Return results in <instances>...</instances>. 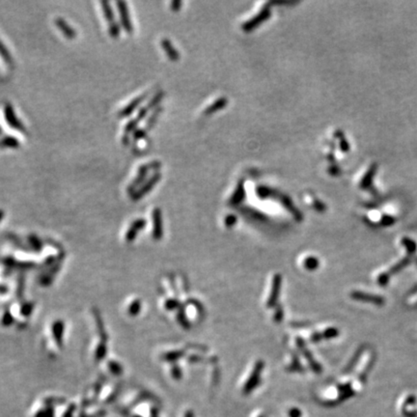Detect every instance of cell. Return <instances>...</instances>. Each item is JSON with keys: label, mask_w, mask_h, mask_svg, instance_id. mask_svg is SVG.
<instances>
[{"label": "cell", "mask_w": 417, "mask_h": 417, "mask_svg": "<svg viewBox=\"0 0 417 417\" xmlns=\"http://www.w3.org/2000/svg\"></svg>", "instance_id": "obj_40"}, {"label": "cell", "mask_w": 417, "mask_h": 417, "mask_svg": "<svg viewBox=\"0 0 417 417\" xmlns=\"http://www.w3.org/2000/svg\"><path fill=\"white\" fill-rule=\"evenodd\" d=\"M74 412H75V406L74 404L70 405L69 408L66 410V412L64 413L62 417H74Z\"/></svg>", "instance_id": "obj_27"}, {"label": "cell", "mask_w": 417, "mask_h": 417, "mask_svg": "<svg viewBox=\"0 0 417 417\" xmlns=\"http://www.w3.org/2000/svg\"><path fill=\"white\" fill-rule=\"evenodd\" d=\"M228 102H229V100L226 97H221V98H218L217 100H215L211 105H209L204 110V114L208 116V115H212L216 112H219L222 109H224L228 105Z\"/></svg>", "instance_id": "obj_13"}, {"label": "cell", "mask_w": 417, "mask_h": 417, "mask_svg": "<svg viewBox=\"0 0 417 417\" xmlns=\"http://www.w3.org/2000/svg\"><path fill=\"white\" fill-rule=\"evenodd\" d=\"M148 95H149V92H146V93H144L143 95H141V96H139V97H137V98H134V99H132L130 102H128L125 107H124L122 110H120L119 111V113H118V116L120 117V118H124V117H128L131 113H133L134 112V110L146 99V98L148 97Z\"/></svg>", "instance_id": "obj_8"}, {"label": "cell", "mask_w": 417, "mask_h": 417, "mask_svg": "<svg viewBox=\"0 0 417 417\" xmlns=\"http://www.w3.org/2000/svg\"><path fill=\"white\" fill-rule=\"evenodd\" d=\"M246 198V188H245V182L244 180L239 181L237 188L233 193V195L229 200V204L232 206H237L239 204H241L244 199Z\"/></svg>", "instance_id": "obj_11"}, {"label": "cell", "mask_w": 417, "mask_h": 417, "mask_svg": "<svg viewBox=\"0 0 417 417\" xmlns=\"http://www.w3.org/2000/svg\"><path fill=\"white\" fill-rule=\"evenodd\" d=\"M4 115H5V119L8 125L14 128L17 129L21 132H26V128H25V125L21 122V120L17 117V115L14 112V109L12 107V105L10 103H7L5 105L4 108Z\"/></svg>", "instance_id": "obj_4"}, {"label": "cell", "mask_w": 417, "mask_h": 417, "mask_svg": "<svg viewBox=\"0 0 417 417\" xmlns=\"http://www.w3.org/2000/svg\"><path fill=\"white\" fill-rule=\"evenodd\" d=\"M185 417H194V414H193L192 411H188V412L185 414Z\"/></svg>", "instance_id": "obj_36"}, {"label": "cell", "mask_w": 417, "mask_h": 417, "mask_svg": "<svg viewBox=\"0 0 417 417\" xmlns=\"http://www.w3.org/2000/svg\"><path fill=\"white\" fill-rule=\"evenodd\" d=\"M153 227H154V238L160 240L163 235V227H162V218L161 212L159 208L154 209L153 211Z\"/></svg>", "instance_id": "obj_10"}, {"label": "cell", "mask_w": 417, "mask_h": 417, "mask_svg": "<svg viewBox=\"0 0 417 417\" xmlns=\"http://www.w3.org/2000/svg\"><path fill=\"white\" fill-rule=\"evenodd\" d=\"M276 199H278V201L282 204V206L284 208H286L293 215V217H294L295 221H301L303 220L302 214L294 206V203H293V201H292V199L290 197L288 196V195H285V194H282V193H279V195H278V197Z\"/></svg>", "instance_id": "obj_7"}, {"label": "cell", "mask_w": 417, "mask_h": 417, "mask_svg": "<svg viewBox=\"0 0 417 417\" xmlns=\"http://www.w3.org/2000/svg\"><path fill=\"white\" fill-rule=\"evenodd\" d=\"M172 376L176 379V380H180L181 379V376H182V373H181V370L179 367H174V368L172 369Z\"/></svg>", "instance_id": "obj_31"}, {"label": "cell", "mask_w": 417, "mask_h": 417, "mask_svg": "<svg viewBox=\"0 0 417 417\" xmlns=\"http://www.w3.org/2000/svg\"><path fill=\"white\" fill-rule=\"evenodd\" d=\"M101 6H102V11H103V14H104V18L108 22L109 26L116 25L117 23L115 22L114 12H113V10L111 8L110 3H108L107 1H102L101 2Z\"/></svg>", "instance_id": "obj_16"}, {"label": "cell", "mask_w": 417, "mask_h": 417, "mask_svg": "<svg viewBox=\"0 0 417 417\" xmlns=\"http://www.w3.org/2000/svg\"><path fill=\"white\" fill-rule=\"evenodd\" d=\"M225 226L226 227H228V228H231V227H233L235 224H236V222H237V218H236V216H234V215H228L226 218H225Z\"/></svg>", "instance_id": "obj_24"}, {"label": "cell", "mask_w": 417, "mask_h": 417, "mask_svg": "<svg viewBox=\"0 0 417 417\" xmlns=\"http://www.w3.org/2000/svg\"><path fill=\"white\" fill-rule=\"evenodd\" d=\"M117 6H118V11H119V14H120V20H121V24H122L124 29L126 30L127 33L132 34L133 27H132V24H131V21H130V18H129V13H128L127 3L124 2V1H117Z\"/></svg>", "instance_id": "obj_6"}, {"label": "cell", "mask_w": 417, "mask_h": 417, "mask_svg": "<svg viewBox=\"0 0 417 417\" xmlns=\"http://www.w3.org/2000/svg\"><path fill=\"white\" fill-rule=\"evenodd\" d=\"M162 111V108L161 107H157V108H155V110H154V112H153V114L148 118L147 124H146V127L144 128L146 130H149L150 128H152L153 127H154V125L156 124L157 122V120H158V118H159V115L160 114V112Z\"/></svg>", "instance_id": "obj_17"}, {"label": "cell", "mask_w": 417, "mask_h": 417, "mask_svg": "<svg viewBox=\"0 0 417 417\" xmlns=\"http://www.w3.org/2000/svg\"><path fill=\"white\" fill-rule=\"evenodd\" d=\"M160 179H161V174L160 173V172H155L149 179L147 180V182H145L132 195H131V198L134 200V201H136V200H138V199H141L142 197L145 196L146 194H148V192H150L153 189H154V187L160 181Z\"/></svg>", "instance_id": "obj_3"}, {"label": "cell", "mask_w": 417, "mask_h": 417, "mask_svg": "<svg viewBox=\"0 0 417 417\" xmlns=\"http://www.w3.org/2000/svg\"><path fill=\"white\" fill-rule=\"evenodd\" d=\"M161 48L165 51L167 57L171 60V61H178L180 59V52L179 50L175 49V47L173 46L171 41H169L168 39H162L160 42Z\"/></svg>", "instance_id": "obj_14"}, {"label": "cell", "mask_w": 417, "mask_h": 417, "mask_svg": "<svg viewBox=\"0 0 417 417\" xmlns=\"http://www.w3.org/2000/svg\"><path fill=\"white\" fill-rule=\"evenodd\" d=\"M147 130L144 128L136 129L135 131H133V139L134 140H140L147 135Z\"/></svg>", "instance_id": "obj_23"}, {"label": "cell", "mask_w": 417, "mask_h": 417, "mask_svg": "<svg viewBox=\"0 0 417 417\" xmlns=\"http://www.w3.org/2000/svg\"><path fill=\"white\" fill-rule=\"evenodd\" d=\"M304 267L307 270H316L319 267V260L317 258H315V257H312V256L307 257L304 260Z\"/></svg>", "instance_id": "obj_18"}, {"label": "cell", "mask_w": 417, "mask_h": 417, "mask_svg": "<svg viewBox=\"0 0 417 417\" xmlns=\"http://www.w3.org/2000/svg\"><path fill=\"white\" fill-rule=\"evenodd\" d=\"M140 417V416H135V417Z\"/></svg>", "instance_id": "obj_38"}, {"label": "cell", "mask_w": 417, "mask_h": 417, "mask_svg": "<svg viewBox=\"0 0 417 417\" xmlns=\"http://www.w3.org/2000/svg\"><path fill=\"white\" fill-rule=\"evenodd\" d=\"M79 417H87V416H86V415H85V414H84V413H82V414H80V416H79Z\"/></svg>", "instance_id": "obj_37"}, {"label": "cell", "mask_w": 417, "mask_h": 417, "mask_svg": "<svg viewBox=\"0 0 417 417\" xmlns=\"http://www.w3.org/2000/svg\"><path fill=\"white\" fill-rule=\"evenodd\" d=\"M282 317H283V311H282L281 307H279V308L276 310L275 314H274V320H275L276 321H280L282 320Z\"/></svg>", "instance_id": "obj_32"}, {"label": "cell", "mask_w": 417, "mask_h": 417, "mask_svg": "<svg viewBox=\"0 0 417 417\" xmlns=\"http://www.w3.org/2000/svg\"><path fill=\"white\" fill-rule=\"evenodd\" d=\"M178 305H179V302H178L177 300H175V299H168V300L166 301V303H165V307H166L168 310H173V309L177 308V307H178Z\"/></svg>", "instance_id": "obj_26"}, {"label": "cell", "mask_w": 417, "mask_h": 417, "mask_svg": "<svg viewBox=\"0 0 417 417\" xmlns=\"http://www.w3.org/2000/svg\"><path fill=\"white\" fill-rule=\"evenodd\" d=\"M183 354H184L183 351H175V352H171V353H166L164 355V359H166L168 361H173V360L179 359Z\"/></svg>", "instance_id": "obj_20"}, {"label": "cell", "mask_w": 417, "mask_h": 417, "mask_svg": "<svg viewBox=\"0 0 417 417\" xmlns=\"http://www.w3.org/2000/svg\"></svg>", "instance_id": "obj_39"}, {"label": "cell", "mask_w": 417, "mask_h": 417, "mask_svg": "<svg viewBox=\"0 0 417 417\" xmlns=\"http://www.w3.org/2000/svg\"><path fill=\"white\" fill-rule=\"evenodd\" d=\"M46 414H47L46 409H42V410L37 412V414L35 415V417H46Z\"/></svg>", "instance_id": "obj_35"}, {"label": "cell", "mask_w": 417, "mask_h": 417, "mask_svg": "<svg viewBox=\"0 0 417 417\" xmlns=\"http://www.w3.org/2000/svg\"><path fill=\"white\" fill-rule=\"evenodd\" d=\"M321 338H322V335H321V334H320V333H317V332H315V333L312 335V337H311V339H312V341H313V342H318V341H320Z\"/></svg>", "instance_id": "obj_34"}, {"label": "cell", "mask_w": 417, "mask_h": 417, "mask_svg": "<svg viewBox=\"0 0 417 417\" xmlns=\"http://www.w3.org/2000/svg\"><path fill=\"white\" fill-rule=\"evenodd\" d=\"M256 194L257 196L260 197L261 199L266 198H277L279 195V192L271 188L266 187V186H260L256 189Z\"/></svg>", "instance_id": "obj_15"}, {"label": "cell", "mask_w": 417, "mask_h": 417, "mask_svg": "<svg viewBox=\"0 0 417 417\" xmlns=\"http://www.w3.org/2000/svg\"><path fill=\"white\" fill-rule=\"evenodd\" d=\"M55 25L69 40H73L76 37V31L65 20L58 18L55 21Z\"/></svg>", "instance_id": "obj_12"}, {"label": "cell", "mask_w": 417, "mask_h": 417, "mask_svg": "<svg viewBox=\"0 0 417 417\" xmlns=\"http://www.w3.org/2000/svg\"><path fill=\"white\" fill-rule=\"evenodd\" d=\"M182 4H183L182 1H178V0L172 1L171 4H170V8H171L172 11L179 12L181 10V8H182Z\"/></svg>", "instance_id": "obj_28"}, {"label": "cell", "mask_w": 417, "mask_h": 417, "mask_svg": "<svg viewBox=\"0 0 417 417\" xmlns=\"http://www.w3.org/2000/svg\"><path fill=\"white\" fill-rule=\"evenodd\" d=\"M46 412V417H54V410L52 407H47Z\"/></svg>", "instance_id": "obj_33"}, {"label": "cell", "mask_w": 417, "mask_h": 417, "mask_svg": "<svg viewBox=\"0 0 417 417\" xmlns=\"http://www.w3.org/2000/svg\"><path fill=\"white\" fill-rule=\"evenodd\" d=\"M338 335V330L336 329V328H334V327H330V328H327L325 331H323V333H322V337H324V338H327V339H329V338H333V337H336Z\"/></svg>", "instance_id": "obj_22"}, {"label": "cell", "mask_w": 417, "mask_h": 417, "mask_svg": "<svg viewBox=\"0 0 417 417\" xmlns=\"http://www.w3.org/2000/svg\"><path fill=\"white\" fill-rule=\"evenodd\" d=\"M2 144L6 147L18 148L20 145V142L17 140V138L12 137V136H8V137H5L3 139Z\"/></svg>", "instance_id": "obj_19"}, {"label": "cell", "mask_w": 417, "mask_h": 417, "mask_svg": "<svg viewBox=\"0 0 417 417\" xmlns=\"http://www.w3.org/2000/svg\"><path fill=\"white\" fill-rule=\"evenodd\" d=\"M290 370L291 371H294H294H300V370H302V367H301V365H300L297 357H295L294 361L292 362V364L290 366Z\"/></svg>", "instance_id": "obj_29"}, {"label": "cell", "mask_w": 417, "mask_h": 417, "mask_svg": "<svg viewBox=\"0 0 417 417\" xmlns=\"http://www.w3.org/2000/svg\"><path fill=\"white\" fill-rule=\"evenodd\" d=\"M0 55L3 57V59L7 62H11L12 61V56L9 52V50L5 48V46L2 44V42L0 41Z\"/></svg>", "instance_id": "obj_21"}, {"label": "cell", "mask_w": 417, "mask_h": 417, "mask_svg": "<svg viewBox=\"0 0 417 417\" xmlns=\"http://www.w3.org/2000/svg\"><path fill=\"white\" fill-rule=\"evenodd\" d=\"M313 208L320 213H323L325 211V205L321 203L318 199L313 200Z\"/></svg>", "instance_id": "obj_25"}, {"label": "cell", "mask_w": 417, "mask_h": 417, "mask_svg": "<svg viewBox=\"0 0 417 417\" xmlns=\"http://www.w3.org/2000/svg\"><path fill=\"white\" fill-rule=\"evenodd\" d=\"M270 7H271L270 3H267L256 16H254L253 18H251L250 20H248L243 25V26H242L243 30L246 33H250L254 29L258 28L262 24L267 22L271 17V8Z\"/></svg>", "instance_id": "obj_1"}, {"label": "cell", "mask_w": 417, "mask_h": 417, "mask_svg": "<svg viewBox=\"0 0 417 417\" xmlns=\"http://www.w3.org/2000/svg\"><path fill=\"white\" fill-rule=\"evenodd\" d=\"M296 345H297V348L299 349V351L301 352V353H302V355L305 357V359L309 362V365H310V367L311 369L315 372V373H318L320 374L321 373V367L320 366L319 363L317 362V361H315L314 360V358H313V356H312V353L306 349V347H305V344L303 342V340L302 339H299V338H297L296 339Z\"/></svg>", "instance_id": "obj_9"}, {"label": "cell", "mask_w": 417, "mask_h": 417, "mask_svg": "<svg viewBox=\"0 0 417 417\" xmlns=\"http://www.w3.org/2000/svg\"><path fill=\"white\" fill-rule=\"evenodd\" d=\"M302 416V413L298 410V409H291L289 412V417H300Z\"/></svg>", "instance_id": "obj_30"}, {"label": "cell", "mask_w": 417, "mask_h": 417, "mask_svg": "<svg viewBox=\"0 0 417 417\" xmlns=\"http://www.w3.org/2000/svg\"><path fill=\"white\" fill-rule=\"evenodd\" d=\"M264 362L263 361H257L256 364L254 365V368L252 370L247 382L244 386V393L246 395H248L251 391H253L257 385L260 383V378H261V373L264 369Z\"/></svg>", "instance_id": "obj_2"}, {"label": "cell", "mask_w": 417, "mask_h": 417, "mask_svg": "<svg viewBox=\"0 0 417 417\" xmlns=\"http://www.w3.org/2000/svg\"><path fill=\"white\" fill-rule=\"evenodd\" d=\"M281 285H282V277L280 274H275L272 278L271 283V290H270V296L268 298L267 306L268 307H273L277 303V300L279 298V294L281 291Z\"/></svg>", "instance_id": "obj_5"}]
</instances>
